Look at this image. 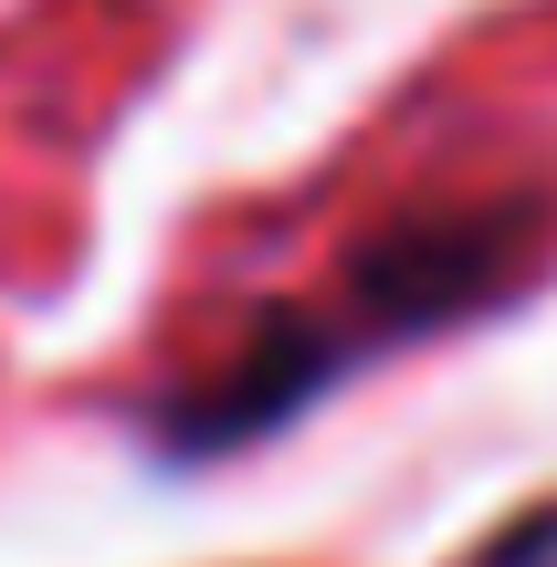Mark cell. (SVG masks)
<instances>
[{
  "label": "cell",
  "mask_w": 557,
  "mask_h": 567,
  "mask_svg": "<svg viewBox=\"0 0 557 567\" xmlns=\"http://www.w3.org/2000/svg\"><path fill=\"white\" fill-rule=\"evenodd\" d=\"M474 567H557V515H526L516 536H495Z\"/></svg>",
  "instance_id": "obj_3"
},
{
  "label": "cell",
  "mask_w": 557,
  "mask_h": 567,
  "mask_svg": "<svg viewBox=\"0 0 557 567\" xmlns=\"http://www.w3.org/2000/svg\"><path fill=\"white\" fill-rule=\"evenodd\" d=\"M348 368H358V337L337 326V305H274L210 379H189L179 400L158 410V452L168 463L243 452V442H264V431H285L295 410H316Z\"/></svg>",
  "instance_id": "obj_2"
},
{
  "label": "cell",
  "mask_w": 557,
  "mask_h": 567,
  "mask_svg": "<svg viewBox=\"0 0 557 567\" xmlns=\"http://www.w3.org/2000/svg\"><path fill=\"white\" fill-rule=\"evenodd\" d=\"M526 252H537V200H484V210H442V221H400L348 264L337 326L358 337V358H379L400 337H432V326L516 295Z\"/></svg>",
  "instance_id": "obj_1"
}]
</instances>
